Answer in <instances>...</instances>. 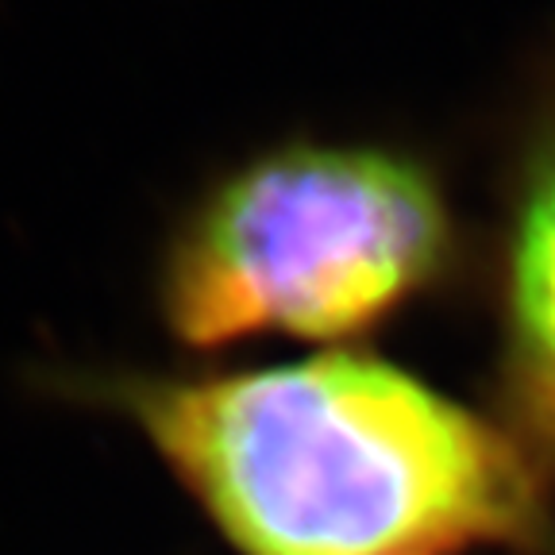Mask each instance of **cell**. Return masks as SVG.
Listing matches in <instances>:
<instances>
[{
  "instance_id": "cell-1",
  "label": "cell",
  "mask_w": 555,
  "mask_h": 555,
  "mask_svg": "<svg viewBox=\"0 0 555 555\" xmlns=\"http://www.w3.org/2000/svg\"><path fill=\"white\" fill-rule=\"evenodd\" d=\"M47 386L124 416L247 555L555 552L552 478L509 428L366 351Z\"/></svg>"
},
{
  "instance_id": "cell-3",
  "label": "cell",
  "mask_w": 555,
  "mask_h": 555,
  "mask_svg": "<svg viewBox=\"0 0 555 555\" xmlns=\"http://www.w3.org/2000/svg\"><path fill=\"white\" fill-rule=\"evenodd\" d=\"M498 409L555 478V93L517 151L498 259Z\"/></svg>"
},
{
  "instance_id": "cell-2",
  "label": "cell",
  "mask_w": 555,
  "mask_h": 555,
  "mask_svg": "<svg viewBox=\"0 0 555 555\" xmlns=\"http://www.w3.org/2000/svg\"><path fill=\"white\" fill-rule=\"evenodd\" d=\"M460 228L425 158L294 135L217 170L158 240L151 312L173 347L351 344L428 297Z\"/></svg>"
}]
</instances>
